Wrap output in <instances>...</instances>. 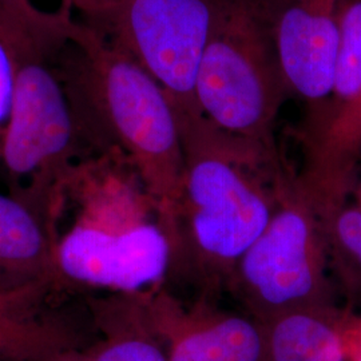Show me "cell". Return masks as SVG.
<instances>
[{"label":"cell","instance_id":"6da1fadb","mask_svg":"<svg viewBox=\"0 0 361 361\" xmlns=\"http://www.w3.org/2000/svg\"><path fill=\"white\" fill-rule=\"evenodd\" d=\"M177 121L185 166L170 274L193 285L197 297L216 301L269 224L288 169L281 158L222 131L204 114Z\"/></svg>","mask_w":361,"mask_h":361},{"label":"cell","instance_id":"7a4b0ae2","mask_svg":"<svg viewBox=\"0 0 361 361\" xmlns=\"http://www.w3.org/2000/svg\"><path fill=\"white\" fill-rule=\"evenodd\" d=\"M171 244L135 169L116 150L90 153L66 178L55 277L63 290L140 293L164 285Z\"/></svg>","mask_w":361,"mask_h":361},{"label":"cell","instance_id":"3957f363","mask_svg":"<svg viewBox=\"0 0 361 361\" xmlns=\"http://www.w3.org/2000/svg\"><path fill=\"white\" fill-rule=\"evenodd\" d=\"M70 44L78 52L77 78L66 87L85 142L92 153L125 155L171 244L185 162L166 92L95 27L78 23Z\"/></svg>","mask_w":361,"mask_h":361},{"label":"cell","instance_id":"277c9868","mask_svg":"<svg viewBox=\"0 0 361 361\" xmlns=\"http://www.w3.org/2000/svg\"><path fill=\"white\" fill-rule=\"evenodd\" d=\"M0 37L13 65V104L0 165L8 194L35 209L56 232L66 178L87 155L63 78L52 67V55L67 42L6 28H0Z\"/></svg>","mask_w":361,"mask_h":361},{"label":"cell","instance_id":"5b68a950","mask_svg":"<svg viewBox=\"0 0 361 361\" xmlns=\"http://www.w3.org/2000/svg\"><path fill=\"white\" fill-rule=\"evenodd\" d=\"M290 97L257 0H217L195 99L219 129L281 158L274 126Z\"/></svg>","mask_w":361,"mask_h":361},{"label":"cell","instance_id":"8992f818","mask_svg":"<svg viewBox=\"0 0 361 361\" xmlns=\"http://www.w3.org/2000/svg\"><path fill=\"white\" fill-rule=\"evenodd\" d=\"M323 219L300 176L279 180L269 224L234 268L226 292L259 323L290 310L336 305Z\"/></svg>","mask_w":361,"mask_h":361},{"label":"cell","instance_id":"52a82bcc","mask_svg":"<svg viewBox=\"0 0 361 361\" xmlns=\"http://www.w3.org/2000/svg\"><path fill=\"white\" fill-rule=\"evenodd\" d=\"M216 11L217 0H113L94 19L166 92L176 116H193L202 114L195 80Z\"/></svg>","mask_w":361,"mask_h":361},{"label":"cell","instance_id":"ba28073f","mask_svg":"<svg viewBox=\"0 0 361 361\" xmlns=\"http://www.w3.org/2000/svg\"><path fill=\"white\" fill-rule=\"evenodd\" d=\"M289 95L307 104L305 146L323 133L334 87L343 0H257Z\"/></svg>","mask_w":361,"mask_h":361},{"label":"cell","instance_id":"9c48e42d","mask_svg":"<svg viewBox=\"0 0 361 361\" xmlns=\"http://www.w3.org/2000/svg\"><path fill=\"white\" fill-rule=\"evenodd\" d=\"M149 323L169 361H267L264 325L197 297L185 305L164 285L142 292Z\"/></svg>","mask_w":361,"mask_h":361},{"label":"cell","instance_id":"30bf717a","mask_svg":"<svg viewBox=\"0 0 361 361\" xmlns=\"http://www.w3.org/2000/svg\"><path fill=\"white\" fill-rule=\"evenodd\" d=\"M87 301L91 323L102 338L59 361H169L165 345L149 323L142 292L107 293Z\"/></svg>","mask_w":361,"mask_h":361},{"label":"cell","instance_id":"8fae6325","mask_svg":"<svg viewBox=\"0 0 361 361\" xmlns=\"http://www.w3.org/2000/svg\"><path fill=\"white\" fill-rule=\"evenodd\" d=\"M352 313L337 305H319L261 323L267 361H348L347 329Z\"/></svg>","mask_w":361,"mask_h":361},{"label":"cell","instance_id":"7c38bea8","mask_svg":"<svg viewBox=\"0 0 361 361\" xmlns=\"http://www.w3.org/2000/svg\"><path fill=\"white\" fill-rule=\"evenodd\" d=\"M55 244L56 233L47 219L0 192V280H56Z\"/></svg>","mask_w":361,"mask_h":361},{"label":"cell","instance_id":"4fadbf2b","mask_svg":"<svg viewBox=\"0 0 361 361\" xmlns=\"http://www.w3.org/2000/svg\"><path fill=\"white\" fill-rule=\"evenodd\" d=\"M329 264L350 304L361 302V190L355 183L341 200L319 209Z\"/></svg>","mask_w":361,"mask_h":361},{"label":"cell","instance_id":"5bb4252c","mask_svg":"<svg viewBox=\"0 0 361 361\" xmlns=\"http://www.w3.org/2000/svg\"><path fill=\"white\" fill-rule=\"evenodd\" d=\"M359 102H361V0H343L332 98L323 133L338 113Z\"/></svg>","mask_w":361,"mask_h":361},{"label":"cell","instance_id":"9a60e30c","mask_svg":"<svg viewBox=\"0 0 361 361\" xmlns=\"http://www.w3.org/2000/svg\"><path fill=\"white\" fill-rule=\"evenodd\" d=\"M71 13H44L31 0H0V25L38 35H66L74 26Z\"/></svg>","mask_w":361,"mask_h":361},{"label":"cell","instance_id":"2e32d148","mask_svg":"<svg viewBox=\"0 0 361 361\" xmlns=\"http://www.w3.org/2000/svg\"><path fill=\"white\" fill-rule=\"evenodd\" d=\"M13 92V65L11 52L0 37V155L11 114Z\"/></svg>","mask_w":361,"mask_h":361},{"label":"cell","instance_id":"e0dca14e","mask_svg":"<svg viewBox=\"0 0 361 361\" xmlns=\"http://www.w3.org/2000/svg\"><path fill=\"white\" fill-rule=\"evenodd\" d=\"M348 361H361V316L352 313L347 329Z\"/></svg>","mask_w":361,"mask_h":361},{"label":"cell","instance_id":"ac0fdd59","mask_svg":"<svg viewBox=\"0 0 361 361\" xmlns=\"http://www.w3.org/2000/svg\"><path fill=\"white\" fill-rule=\"evenodd\" d=\"M113 0H63V10L71 11V8H78L87 13L91 18L98 16Z\"/></svg>","mask_w":361,"mask_h":361},{"label":"cell","instance_id":"d6986e66","mask_svg":"<svg viewBox=\"0 0 361 361\" xmlns=\"http://www.w3.org/2000/svg\"><path fill=\"white\" fill-rule=\"evenodd\" d=\"M357 186H359V188H360V190H361V183H359V185H357Z\"/></svg>","mask_w":361,"mask_h":361}]
</instances>
